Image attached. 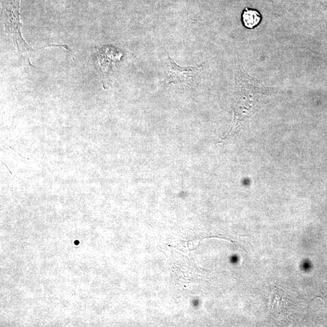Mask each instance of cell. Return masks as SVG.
I'll list each match as a JSON object with an SVG mask.
<instances>
[{"mask_svg": "<svg viewBox=\"0 0 327 327\" xmlns=\"http://www.w3.org/2000/svg\"><path fill=\"white\" fill-rule=\"evenodd\" d=\"M272 91L271 88L265 87L260 80L249 75L243 68H239L236 74L234 128H238L254 114L262 100Z\"/></svg>", "mask_w": 327, "mask_h": 327, "instance_id": "6da1fadb", "label": "cell"}, {"mask_svg": "<svg viewBox=\"0 0 327 327\" xmlns=\"http://www.w3.org/2000/svg\"><path fill=\"white\" fill-rule=\"evenodd\" d=\"M20 2L21 0H5L3 14L6 28L12 35L13 40L17 46L19 53L21 55L22 60L31 66L29 62V57L32 52L34 51L26 43L21 34V24L19 22Z\"/></svg>", "mask_w": 327, "mask_h": 327, "instance_id": "7a4b0ae2", "label": "cell"}, {"mask_svg": "<svg viewBox=\"0 0 327 327\" xmlns=\"http://www.w3.org/2000/svg\"><path fill=\"white\" fill-rule=\"evenodd\" d=\"M170 66L167 79L168 84H178L186 83L192 80L197 73L203 69L202 66L197 67H182L174 62V61L168 56Z\"/></svg>", "mask_w": 327, "mask_h": 327, "instance_id": "3957f363", "label": "cell"}, {"mask_svg": "<svg viewBox=\"0 0 327 327\" xmlns=\"http://www.w3.org/2000/svg\"><path fill=\"white\" fill-rule=\"evenodd\" d=\"M242 20L245 28L254 29L260 24L262 15L257 10L245 8L242 12Z\"/></svg>", "mask_w": 327, "mask_h": 327, "instance_id": "277c9868", "label": "cell"}, {"mask_svg": "<svg viewBox=\"0 0 327 327\" xmlns=\"http://www.w3.org/2000/svg\"><path fill=\"white\" fill-rule=\"evenodd\" d=\"M75 244L79 245V241H76L75 242Z\"/></svg>", "mask_w": 327, "mask_h": 327, "instance_id": "5b68a950", "label": "cell"}]
</instances>
